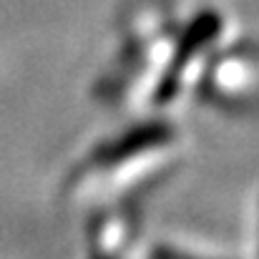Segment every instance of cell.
Masks as SVG:
<instances>
[{
	"instance_id": "1",
	"label": "cell",
	"mask_w": 259,
	"mask_h": 259,
	"mask_svg": "<svg viewBox=\"0 0 259 259\" xmlns=\"http://www.w3.org/2000/svg\"><path fill=\"white\" fill-rule=\"evenodd\" d=\"M222 30V15L211 8L206 10H199L189 25L181 30L179 40H176V48H174V56H171V63L166 66V71L161 73L159 78V86L154 91V101L159 106L164 103H171V98L179 93V83H181V73L184 68L219 35Z\"/></svg>"
},
{
	"instance_id": "2",
	"label": "cell",
	"mask_w": 259,
	"mask_h": 259,
	"mask_svg": "<svg viewBox=\"0 0 259 259\" xmlns=\"http://www.w3.org/2000/svg\"><path fill=\"white\" fill-rule=\"evenodd\" d=\"M174 139V126L169 121H161V118H154V121H146V123H139L123 134H118L116 139L101 144L91 161L101 169H108V166H118L123 164L126 159L141 154V151H151V149H159V146H166Z\"/></svg>"
},
{
	"instance_id": "3",
	"label": "cell",
	"mask_w": 259,
	"mask_h": 259,
	"mask_svg": "<svg viewBox=\"0 0 259 259\" xmlns=\"http://www.w3.org/2000/svg\"><path fill=\"white\" fill-rule=\"evenodd\" d=\"M151 259H196V257H191V254H184V252L171 249V247H156V249L151 252Z\"/></svg>"
}]
</instances>
